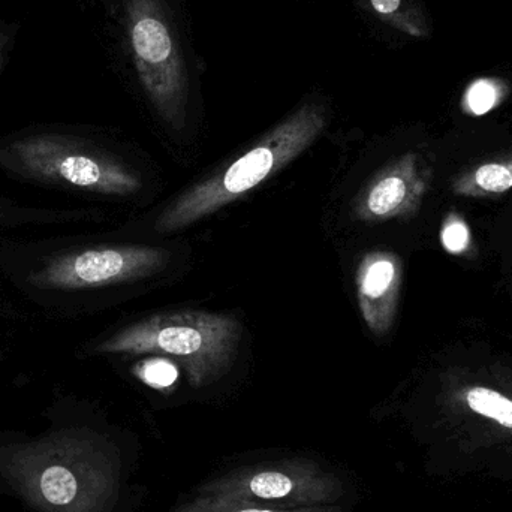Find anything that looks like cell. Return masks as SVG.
<instances>
[{"label":"cell","mask_w":512,"mask_h":512,"mask_svg":"<svg viewBox=\"0 0 512 512\" xmlns=\"http://www.w3.org/2000/svg\"><path fill=\"white\" fill-rule=\"evenodd\" d=\"M441 243L445 251L453 255H463L472 245V234L465 219L457 213H450L441 228Z\"/></svg>","instance_id":"cell-15"},{"label":"cell","mask_w":512,"mask_h":512,"mask_svg":"<svg viewBox=\"0 0 512 512\" xmlns=\"http://www.w3.org/2000/svg\"><path fill=\"white\" fill-rule=\"evenodd\" d=\"M243 328L233 315L174 312L123 328L96 348L101 354H159L177 358L192 387L227 375L236 361Z\"/></svg>","instance_id":"cell-2"},{"label":"cell","mask_w":512,"mask_h":512,"mask_svg":"<svg viewBox=\"0 0 512 512\" xmlns=\"http://www.w3.org/2000/svg\"><path fill=\"white\" fill-rule=\"evenodd\" d=\"M23 176L50 185L101 195H131L141 180L122 162L65 135H33L14 141L0 155Z\"/></svg>","instance_id":"cell-4"},{"label":"cell","mask_w":512,"mask_h":512,"mask_svg":"<svg viewBox=\"0 0 512 512\" xmlns=\"http://www.w3.org/2000/svg\"><path fill=\"white\" fill-rule=\"evenodd\" d=\"M125 30L144 93L168 125L180 128L188 108L189 71L164 0H125Z\"/></svg>","instance_id":"cell-3"},{"label":"cell","mask_w":512,"mask_h":512,"mask_svg":"<svg viewBox=\"0 0 512 512\" xmlns=\"http://www.w3.org/2000/svg\"><path fill=\"white\" fill-rule=\"evenodd\" d=\"M432 176L423 156L405 153L370 180L358 197L355 213L364 222L411 218L420 210Z\"/></svg>","instance_id":"cell-8"},{"label":"cell","mask_w":512,"mask_h":512,"mask_svg":"<svg viewBox=\"0 0 512 512\" xmlns=\"http://www.w3.org/2000/svg\"><path fill=\"white\" fill-rule=\"evenodd\" d=\"M360 5L385 26L411 38L432 35V21L418 0H358Z\"/></svg>","instance_id":"cell-11"},{"label":"cell","mask_w":512,"mask_h":512,"mask_svg":"<svg viewBox=\"0 0 512 512\" xmlns=\"http://www.w3.org/2000/svg\"><path fill=\"white\" fill-rule=\"evenodd\" d=\"M466 400L472 411L512 429V400L504 394L486 387H475L468 391Z\"/></svg>","instance_id":"cell-14"},{"label":"cell","mask_w":512,"mask_h":512,"mask_svg":"<svg viewBox=\"0 0 512 512\" xmlns=\"http://www.w3.org/2000/svg\"><path fill=\"white\" fill-rule=\"evenodd\" d=\"M9 42H11V33L3 29V27H0V66H2L3 60H5Z\"/></svg>","instance_id":"cell-17"},{"label":"cell","mask_w":512,"mask_h":512,"mask_svg":"<svg viewBox=\"0 0 512 512\" xmlns=\"http://www.w3.org/2000/svg\"><path fill=\"white\" fill-rule=\"evenodd\" d=\"M512 189V150L468 168L451 182V191L459 197H498Z\"/></svg>","instance_id":"cell-10"},{"label":"cell","mask_w":512,"mask_h":512,"mask_svg":"<svg viewBox=\"0 0 512 512\" xmlns=\"http://www.w3.org/2000/svg\"><path fill=\"white\" fill-rule=\"evenodd\" d=\"M327 125L325 104L304 102L245 155L171 204L156 221V231L176 233L248 194L309 149Z\"/></svg>","instance_id":"cell-1"},{"label":"cell","mask_w":512,"mask_h":512,"mask_svg":"<svg viewBox=\"0 0 512 512\" xmlns=\"http://www.w3.org/2000/svg\"><path fill=\"white\" fill-rule=\"evenodd\" d=\"M167 262V252L147 246L80 249L50 259L30 276V282L60 291L101 288L152 276Z\"/></svg>","instance_id":"cell-6"},{"label":"cell","mask_w":512,"mask_h":512,"mask_svg":"<svg viewBox=\"0 0 512 512\" xmlns=\"http://www.w3.org/2000/svg\"><path fill=\"white\" fill-rule=\"evenodd\" d=\"M113 465L101 451L68 454L39 469L35 489L50 507L68 512H96L110 502L114 490Z\"/></svg>","instance_id":"cell-7"},{"label":"cell","mask_w":512,"mask_h":512,"mask_svg":"<svg viewBox=\"0 0 512 512\" xmlns=\"http://www.w3.org/2000/svg\"><path fill=\"white\" fill-rule=\"evenodd\" d=\"M197 495L288 510L336 505L345 486L339 475L312 460L286 459L234 469L207 481Z\"/></svg>","instance_id":"cell-5"},{"label":"cell","mask_w":512,"mask_h":512,"mask_svg":"<svg viewBox=\"0 0 512 512\" xmlns=\"http://www.w3.org/2000/svg\"><path fill=\"white\" fill-rule=\"evenodd\" d=\"M402 280V259L394 252H369L358 264V306L367 328L375 336H385L396 321Z\"/></svg>","instance_id":"cell-9"},{"label":"cell","mask_w":512,"mask_h":512,"mask_svg":"<svg viewBox=\"0 0 512 512\" xmlns=\"http://www.w3.org/2000/svg\"><path fill=\"white\" fill-rule=\"evenodd\" d=\"M171 512H340V508L336 505H325V507L288 508L285 510V508L262 507V505L233 501V499L197 495V498L180 504Z\"/></svg>","instance_id":"cell-12"},{"label":"cell","mask_w":512,"mask_h":512,"mask_svg":"<svg viewBox=\"0 0 512 512\" xmlns=\"http://www.w3.org/2000/svg\"><path fill=\"white\" fill-rule=\"evenodd\" d=\"M134 373L144 384L150 387L162 388L171 387L179 378V370L164 358H152V360L143 361L134 367Z\"/></svg>","instance_id":"cell-16"},{"label":"cell","mask_w":512,"mask_h":512,"mask_svg":"<svg viewBox=\"0 0 512 512\" xmlns=\"http://www.w3.org/2000/svg\"><path fill=\"white\" fill-rule=\"evenodd\" d=\"M507 92V86L502 81L492 78L475 81L463 95L462 110L469 116H483L495 110L504 101Z\"/></svg>","instance_id":"cell-13"}]
</instances>
